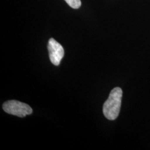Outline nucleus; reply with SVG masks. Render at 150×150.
Instances as JSON below:
<instances>
[{"label": "nucleus", "instance_id": "nucleus-1", "mask_svg": "<svg viewBox=\"0 0 150 150\" xmlns=\"http://www.w3.org/2000/svg\"><path fill=\"white\" fill-rule=\"evenodd\" d=\"M122 90L120 87H116L111 91L106 101L103 106V113L106 118L109 120H115L118 117L120 111Z\"/></svg>", "mask_w": 150, "mask_h": 150}, {"label": "nucleus", "instance_id": "nucleus-2", "mask_svg": "<svg viewBox=\"0 0 150 150\" xmlns=\"http://www.w3.org/2000/svg\"><path fill=\"white\" fill-rule=\"evenodd\" d=\"M6 112L20 117H24L32 113L31 107L26 103L16 100H10L5 102L2 106Z\"/></svg>", "mask_w": 150, "mask_h": 150}, {"label": "nucleus", "instance_id": "nucleus-3", "mask_svg": "<svg viewBox=\"0 0 150 150\" xmlns=\"http://www.w3.org/2000/svg\"><path fill=\"white\" fill-rule=\"evenodd\" d=\"M47 47L51 62L54 65L59 66L64 56V49L63 47L53 38H51L48 41Z\"/></svg>", "mask_w": 150, "mask_h": 150}, {"label": "nucleus", "instance_id": "nucleus-4", "mask_svg": "<svg viewBox=\"0 0 150 150\" xmlns=\"http://www.w3.org/2000/svg\"><path fill=\"white\" fill-rule=\"evenodd\" d=\"M64 1L71 7L74 9H77L80 8L81 6V0H64Z\"/></svg>", "mask_w": 150, "mask_h": 150}]
</instances>
